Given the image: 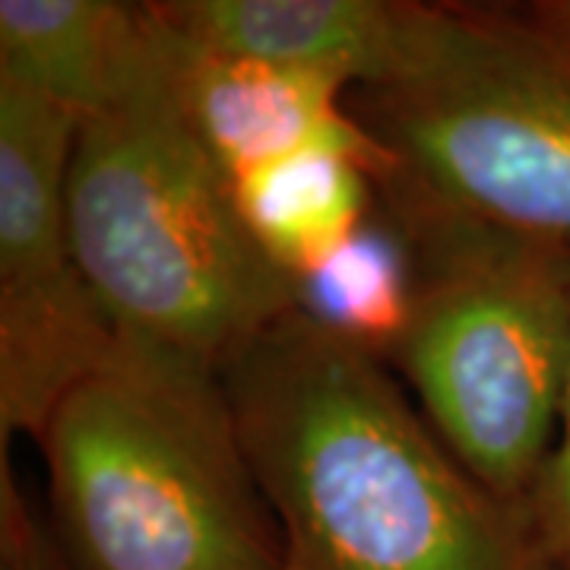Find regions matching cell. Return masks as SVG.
Instances as JSON below:
<instances>
[{
    "label": "cell",
    "instance_id": "1",
    "mask_svg": "<svg viewBox=\"0 0 570 570\" xmlns=\"http://www.w3.org/2000/svg\"><path fill=\"white\" fill-rule=\"evenodd\" d=\"M223 381L285 570H558L527 504L453 456L387 362L298 307Z\"/></svg>",
    "mask_w": 570,
    "mask_h": 570
},
{
    "label": "cell",
    "instance_id": "2",
    "mask_svg": "<svg viewBox=\"0 0 570 570\" xmlns=\"http://www.w3.org/2000/svg\"><path fill=\"white\" fill-rule=\"evenodd\" d=\"M39 444L70 570H285L219 371L118 336Z\"/></svg>",
    "mask_w": 570,
    "mask_h": 570
},
{
    "label": "cell",
    "instance_id": "3",
    "mask_svg": "<svg viewBox=\"0 0 570 570\" xmlns=\"http://www.w3.org/2000/svg\"><path fill=\"white\" fill-rule=\"evenodd\" d=\"M67 223L77 266L118 336L219 374L298 307L295 283L254 242L223 165L184 118L159 26L134 89L80 124Z\"/></svg>",
    "mask_w": 570,
    "mask_h": 570
},
{
    "label": "cell",
    "instance_id": "4",
    "mask_svg": "<svg viewBox=\"0 0 570 570\" xmlns=\"http://www.w3.org/2000/svg\"><path fill=\"white\" fill-rule=\"evenodd\" d=\"M412 254V305L387 365L428 425L504 501L549 460L570 343V247L377 187Z\"/></svg>",
    "mask_w": 570,
    "mask_h": 570
},
{
    "label": "cell",
    "instance_id": "5",
    "mask_svg": "<svg viewBox=\"0 0 570 570\" xmlns=\"http://www.w3.org/2000/svg\"><path fill=\"white\" fill-rule=\"evenodd\" d=\"M348 108L400 165L387 184L570 247V51L523 13L498 10L491 39L444 77L348 92Z\"/></svg>",
    "mask_w": 570,
    "mask_h": 570
},
{
    "label": "cell",
    "instance_id": "6",
    "mask_svg": "<svg viewBox=\"0 0 570 570\" xmlns=\"http://www.w3.org/2000/svg\"><path fill=\"white\" fill-rule=\"evenodd\" d=\"M82 118L0 73V456L39 441L118 330L77 266L67 181Z\"/></svg>",
    "mask_w": 570,
    "mask_h": 570
},
{
    "label": "cell",
    "instance_id": "7",
    "mask_svg": "<svg viewBox=\"0 0 570 570\" xmlns=\"http://www.w3.org/2000/svg\"><path fill=\"white\" fill-rule=\"evenodd\" d=\"M153 7L213 51L333 77L348 92L438 80L494 32V13L403 0H171Z\"/></svg>",
    "mask_w": 570,
    "mask_h": 570
},
{
    "label": "cell",
    "instance_id": "8",
    "mask_svg": "<svg viewBox=\"0 0 570 570\" xmlns=\"http://www.w3.org/2000/svg\"><path fill=\"white\" fill-rule=\"evenodd\" d=\"M159 51L184 118L228 181L302 153H336L387 184L400 165L348 108V86L311 70L225 55L187 39L156 13Z\"/></svg>",
    "mask_w": 570,
    "mask_h": 570
},
{
    "label": "cell",
    "instance_id": "9",
    "mask_svg": "<svg viewBox=\"0 0 570 570\" xmlns=\"http://www.w3.org/2000/svg\"><path fill=\"white\" fill-rule=\"evenodd\" d=\"M156 51L149 3L0 0V73L77 111L121 102Z\"/></svg>",
    "mask_w": 570,
    "mask_h": 570
},
{
    "label": "cell",
    "instance_id": "10",
    "mask_svg": "<svg viewBox=\"0 0 570 570\" xmlns=\"http://www.w3.org/2000/svg\"><path fill=\"white\" fill-rule=\"evenodd\" d=\"M247 232L292 283L326 264L377 206L365 165L336 153H302L232 181Z\"/></svg>",
    "mask_w": 570,
    "mask_h": 570
},
{
    "label": "cell",
    "instance_id": "11",
    "mask_svg": "<svg viewBox=\"0 0 570 570\" xmlns=\"http://www.w3.org/2000/svg\"><path fill=\"white\" fill-rule=\"evenodd\" d=\"M298 311L352 346L387 362L412 305V254L381 204L326 264L295 285Z\"/></svg>",
    "mask_w": 570,
    "mask_h": 570
},
{
    "label": "cell",
    "instance_id": "12",
    "mask_svg": "<svg viewBox=\"0 0 570 570\" xmlns=\"http://www.w3.org/2000/svg\"><path fill=\"white\" fill-rule=\"evenodd\" d=\"M527 510L551 564L558 570H570V343L554 444L532 485Z\"/></svg>",
    "mask_w": 570,
    "mask_h": 570
},
{
    "label": "cell",
    "instance_id": "13",
    "mask_svg": "<svg viewBox=\"0 0 570 570\" xmlns=\"http://www.w3.org/2000/svg\"><path fill=\"white\" fill-rule=\"evenodd\" d=\"M0 570H70L22 501L10 463H0Z\"/></svg>",
    "mask_w": 570,
    "mask_h": 570
},
{
    "label": "cell",
    "instance_id": "14",
    "mask_svg": "<svg viewBox=\"0 0 570 570\" xmlns=\"http://www.w3.org/2000/svg\"><path fill=\"white\" fill-rule=\"evenodd\" d=\"M523 20L530 22L539 36L554 41L558 48L570 51V0H549V3H532L523 10Z\"/></svg>",
    "mask_w": 570,
    "mask_h": 570
}]
</instances>
